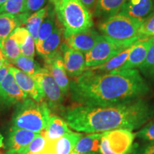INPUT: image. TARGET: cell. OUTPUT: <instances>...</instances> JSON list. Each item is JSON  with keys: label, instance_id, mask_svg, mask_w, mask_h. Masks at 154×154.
I'll return each mask as SVG.
<instances>
[{"label": "cell", "instance_id": "obj_1", "mask_svg": "<svg viewBox=\"0 0 154 154\" xmlns=\"http://www.w3.org/2000/svg\"><path fill=\"white\" fill-rule=\"evenodd\" d=\"M150 88L137 69L101 72L86 69L70 82L72 100L79 105L88 106L128 103L149 93Z\"/></svg>", "mask_w": 154, "mask_h": 154}, {"label": "cell", "instance_id": "obj_2", "mask_svg": "<svg viewBox=\"0 0 154 154\" xmlns=\"http://www.w3.org/2000/svg\"><path fill=\"white\" fill-rule=\"evenodd\" d=\"M61 114L72 129L94 134L116 129H138L152 118L153 109L140 99L106 106H74L63 109Z\"/></svg>", "mask_w": 154, "mask_h": 154}, {"label": "cell", "instance_id": "obj_3", "mask_svg": "<svg viewBox=\"0 0 154 154\" xmlns=\"http://www.w3.org/2000/svg\"><path fill=\"white\" fill-rule=\"evenodd\" d=\"M53 5L64 38L93 27L91 13L81 0H58Z\"/></svg>", "mask_w": 154, "mask_h": 154}, {"label": "cell", "instance_id": "obj_4", "mask_svg": "<svg viewBox=\"0 0 154 154\" xmlns=\"http://www.w3.org/2000/svg\"><path fill=\"white\" fill-rule=\"evenodd\" d=\"M51 116L47 101L38 103L31 98L17 104L12 116L13 126L41 134L47 128Z\"/></svg>", "mask_w": 154, "mask_h": 154}, {"label": "cell", "instance_id": "obj_5", "mask_svg": "<svg viewBox=\"0 0 154 154\" xmlns=\"http://www.w3.org/2000/svg\"><path fill=\"white\" fill-rule=\"evenodd\" d=\"M138 40V36L129 40L119 41L101 35L95 46L84 54L86 69L103 64L124 50L131 47Z\"/></svg>", "mask_w": 154, "mask_h": 154}, {"label": "cell", "instance_id": "obj_6", "mask_svg": "<svg viewBox=\"0 0 154 154\" xmlns=\"http://www.w3.org/2000/svg\"><path fill=\"white\" fill-rule=\"evenodd\" d=\"M143 22L119 13L105 19L99 23L98 27L103 34L102 35L113 39L125 41L137 37L138 29Z\"/></svg>", "mask_w": 154, "mask_h": 154}, {"label": "cell", "instance_id": "obj_7", "mask_svg": "<svg viewBox=\"0 0 154 154\" xmlns=\"http://www.w3.org/2000/svg\"><path fill=\"white\" fill-rule=\"evenodd\" d=\"M136 134L128 129H116L103 133L100 154H129L134 149Z\"/></svg>", "mask_w": 154, "mask_h": 154}, {"label": "cell", "instance_id": "obj_8", "mask_svg": "<svg viewBox=\"0 0 154 154\" xmlns=\"http://www.w3.org/2000/svg\"><path fill=\"white\" fill-rule=\"evenodd\" d=\"M32 77L41 88L49 109H62L64 95L49 71L45 68H41Z\"/></svg>", "mask_w": 154, "mask_h": 154}, {"label": "cell", "instance_id": "obj_9", "mask_svg": "<svg viewBox=\"0 0 154 154\" xmlns=\"http://www.w3.org/2000/svg\"><path fill=\"white\" fill-rule=\"evenodd\" d=\"M28 96L21 89L8 70L0 86V109L8 108L24 101Z\"/></svg>", "mask_w": 154, "mask_h": 154}, {"label": "cell", "instance_id": "obj_10", "mask_svg": "<svg viewBox=\"0 0 154 154\" xmlns=\"http://www.w3.org/2000/svg\"><path fill=\"white\" fill-rule=\"evenodd\" d=\"M61 51L67 75L75 79L85 72L86 67L84 54L68 47L64 42L61 44Z\"/></svg>", "mask_w": 154, "mask_h": 154}, {"label": "cell", "instance_id": "obj_11", "mask_svg": "<svg viewBox=\"0 0 154 154\" xmlns=\"http://www.w3.org/2000/svg\"><path fill=\"white\" fill-rule=\"evenodd\" d=\"M44 68L49 71L50 74L60 87L63 95H67L69 91L70 82L63 64L61 50L52 57L44 59Z\"/></svg>", "mask_w": 154, "mask_h": 154}, {"label": "cell", "instance_id": "obj_12", "mask_svg": "<svg viewBox=\"0 0 154 154\" xmlns=\"http://www.w3.org/2000/svg\"><path fill=\"white\" fill-rule=\"evenodd\" d=\"M8 70L12 74L17 84L26 95L38 103L44 101L43 92L32 76L11 65L9 66Z\"/></svg>", "mask_w": 154, "mask_h": 154}, {"label": "cell", "instance_id": "obj_13", "mask_svg": "<svg viewBox=\"0 0 154 154\" xmlns=\"http://www.w3.org/2000/svg\"><path fill=\"white\" fill-rule=\"evenodd\" d=\"M101 36V34L91 28L64 38V43L72 49L85 54L95 46Z\"/></svg>", "mask_w": 154, "mask_h": 154}, {"label": "cell", "instance_id": "obj_14", "mask_svg": "<svg viewBox=\"0 0 154 154\" xmlns=\"http://www.w3.org/2000/svg\"><path fill=\"white\" fill-rule=\"evenodd\" d=\"M37 134H38L12 126L9 131L6 149L8 151L22 153Z\"/></svg>", "mask_w": 154, "mask_h": 154}, {"label": "cell", "instance_id": "obj_15", "mask_svg": "<svg viewBox=\"0 0 154 154\" xmlns=\"http://www.w3.org/2000/svg\"><path fill=\"white\" fill-rule=\"evenodd\" d=\"M119 13L144 21L154 13V0H126Z\"/></svg>", "mask_w": 154, "mask_h": 154}, {"label": "cell", "instance_id": "obj_16", "mask_svg": "<svg viewBox=\"0 0 154 154\" xmlns=\"http://www.w3.org/2000/svg\"><path fill=\"white\" fill-rule=\"evenodd\" d=\"M63 36V28L58 21L57 26L53 32L44 40L41 44L36 46L38 54L44 59L52 57L60 51L62 38Z\"/></svg>", "mask_w": 154, "mask_h": 154}, {"label": "cell", "instance_id": "obj_17", "mask_svg": "<svg viewBox=\"0 0 154 154\" xmlns=\"http://www.w3.org/2000/svg\"><path fill=\"white\" fill-rule=\"evenodd\" d=\"M152 42L150 38L147 39H139L132 46L128 59L122 66L119 69L127 70V69H134L139 67L145 60L146 55Z\"/></svg>", "mask_w": 154, "mask_h": 154}, {"label": "cell", "instance_id": "obj_18", "mask_svg": "<svg viewBox=\"0 0 154 154\" xmlns=\"http://www.w3.org/2000/svg\"><path fill=\"white\" fill-rule=\"evenodd\" d=\"M29 14L30 13L28 12L19 14H11L8 13L0 14V48L15 29L22 25H25L26 19Z\"/></svg>", "mask_w": 154, "mask_h": 154}, {"label": "cell", "instance_id": "obj_19", "mask_svg": "<svg viewBox=\"0 0 154 154\" xmlns=\"http://www.w3.org/2000/svg\"><path fill=\"white\" fill-rule=\"evenodd\" d=\"M103 133H94L83 136L75 146L74 152L79 154L100 153V144Z\"/></svg>", "mask_w": 154, "mask_h": 154}, {"label": "cell", "instance_id": "obj_20", "mask_svg": "<svg viewBox=\"0 0 154 154\" xmlns=\"http://www.w3.org/2000/svg\"><path fill=\"white\" fill-rule=\"evenodd\" d=\"M71 132L72 131L69 129L68 124L63 119L58 116L51 115L47 128L40 134L50 140H56Z\"/></svg>", "mask_w": 154, "mask_h": 154}, {"label": "cell", "instance_id": "obj_21", "mask_svg": "<svg viewBox=\"0 0 154 154\" xmlns=\"http://www.w3.org/2000/svg\"><path fill=\"white\" fill-rule=\"evenodd\" d=\"M57 22L58 19L54 10V7L52 4L49 5L47 6V13H46L41 26H40L39 30H38L36 46L41 44L44 40H45L50 34L52 33L57 26Z\"/></svg>", "mask_w": 154, "mask_h": 154}, {"label": "cell", "instance_id": "obj_22", "mask_svg": "<svg viewBox=\"0 0 154 154\" xmlns=\"http://www.w3.org/2000/svg\"><path fill=\"white\" fill-rule=\"evenodd\" d=\"M126 0H97L94 15L106 19L119 14Z\"/></svg>", "mask_w": 154, "mask_h": 154}, {"label": "cell", "instance_id": "obj_23", "mask_svg": "<svg viewBox=\"0 0 154 154\" xmlns=\"http://www.w3.org/2000/svg\"><path fill=\"white\" fill-rule=\"evenodd\" d=\"M82 136L80 133L71 132L56 140L54 154H70L74 151L76 143Z\"/></svg>", "mask_w": 154, "mask_h": 154}, {"label": "cell", "instance_id": "obj_24", "mask_svg": "<svg viewBox=\"0 0 154 154\" xmlns=\"http://www.w3.org/2000/svg\"><path fill=\"white\" fill-rule=\"evenodd\" d=\"M132 46L121 51L118 55H116L112 59H111L110 60L103 63V64L95 67H91V68H88V69H91V70L101 72H112V71H118L128 59L131 50Z\"/></svg>", "mask_w": 154, "mask_h": 154}, {"label": "cell", "instance_id": "obj_25", "mask_svg": "<svg viewBox=\"0 0 154 154\" xmlns=\"http://www.w3.org/2000/svg\"><path fill=\"white\" fill-rule=\"evenodd\" d=\"M47 11V7H44L40 10L30 14L25 22V26L29 32V34L34 38L35 43L37 40L38 32L39 30L42 22Z\"/></svg>", "mask_w": 154, "mask_h": 154}, {"label": "cell", "instance_id": "obj_26", "mask_svg": "<svg viewBox=\"0 0 154 154\" xmlns=\"http://www.w3.org/2000/svg\"><path fill=\"white\" fill-rule=\"evenodd\" d=\"M1 49L2 50V52L5 54V57L7 58V59L10 63L21 54L20 45L13 32L4 42Z\"/></svg>", "mask_w": 154, "mask_h": 154}, {"label": "cell", "instance_id": "obj_27", "mask_svg": "<svg viewBox=\"0 0 154 154\" xmlns=\"http://www.w3.org/2000/svg\"><path fill=\"white\" fill-rule=\"evenodd\" d=\"M11 63L16 66L19 70L22 71L25 74L29 75L31 76H33L41 69L38 63L34 61V59L26 57L22 54L19 55V57L17 58Z\"/></svg>", "mask_w": 154, "mask_h": 154}, {"label": "cell", "instance_id": "obj_28", "mask_svg": "<svg viewBox=\"0 0 154 154\" xmlns=\"http://www.w3.org/2000/svg\"><path fill=\"white\" fill-rule=\"evenodd\" d=\"M26 12V0H7L0 7V14H19Z\"/></svg>", "mask_w": 154, "mask_h": 154}, {"label": "cell", "instance_id": "obj_29", "mask_svg": "<svg viewBox=\"0 0 154 154\" xmlns=\"http://www.w3.org/2000/svg\"><path fill=\"white\" fill-rule=\"evenodd\" d=\"M144 76L154 79V43H152L145 60L138 67Z\"/></svg>", "mask_w": 154, "mask_h": 154}, {"label": "cell", "instance_id": "obj_30", "mask_svg": "<svg viewBox=\"0 0 154 154\" xmlns=\"http://www.w3.org/2000/svg\"><path fill=\"white\" fill-rule=\"evenodd\" d=\"M138 36L139 39H147L154 37V13L142 22L138 29Z\"/></svg>", "mask_w": 154, "mask_h": 154}, {"label": "cell", "instance_id": "obj_31", "mask_svg": "<svg viewBox=\"0 0 154 154\" xmlns=\"http://www.w3.org/2000/svg\"><path fill=\"white\" fill-rule=\"evenodd\" d=\"M136 137L146 141L154 142V119L136 133Z\"/></svg>", "mask_w": 154, "mask_h": 154}, {"label": "cell", "instance_id": "obj_32", "mask_svg": "<svg viewBox=\"0 0 154 154\" xmlns=\"http://www.w3.org/2000/svg\"><path fill=\"white\" fill-rule=\"evenodd\" d=\"M35 41H34V38L32 37V35L29 34L25 43L20 47L21 54L25 56L26 57L34 59V56H35Z\"/></svg>", "mask_w": 154, "mask_h": 154}, {"label": "cell", "instance_id": "obj_33", "mask_svg": "<svg viewBox=\"0 0 154 154\" xmlns=\"http://www.w3.org/2000/svg\"><path fill=\"white\" fill-rule=\"evenodd\" d=\"M47 0H26V12H35L43 8Z\"/></svg>", "mask_w": 154, "mask_h": 154}, {"label": "cell", "instance_id": "obj_34", "mask_svg": "<svg viewBox=\"0 0 154 154\" xmlns=\"http://www.w3.org/2000/svg\"><path fill=\"white\" fill-rule=\"evenodd\" d=\"M133 154H154V142H150L140 146H135Z\"/></svg>", "mask_w": 154, "mask_h": 154}, {"label": "cell", "instance_id": "obj_35", "mask_svg": "<svg viewBox=\"0 0 154 154\" xmlns=\"http://www.w3.org/2000/svg\"><path fill=\"white\" fill-rule=\"evenodd\" d=\"M81 2L84 4V5L88 9H91L95 7L97 0H81Z\"/></svg>", "mask_w": 154, "mask_h": 154}, {"label": "cell", "instance_id": "obj_36", "mask_svg": "<svg viewBox=\"0 0 154 154\" xmlns=\"http://www.w3.org/2000/svg\"><path fill=\"white\" fill-rule=\"evenodd\" d=\"M9 66H5L2 67L0 69V86H1L2 82L3 79L5 78V75L7 74V73L8 72V69H9Z\"/></svg>", "mask_w": 154, "mask_h": 154}, {"label": "cell", "instance_id": "obj_37", "mask_svg": "<svg viewBox=\"0 0 154 154\" xmlns=\"http://www.w3.org/2000/svg\"><path fill=\"white\" fill-rule=\"evenodd\" d=\"M5 66H10V62L7 60V58L0 57V69Z\"/></svg>", "mask_w": 154, "mask_h": 154}, {"label": "cell", "instance_id": "obj_38", "mask_svg": "<svg viewBox=\"0 0 154 154\" xmlns=\"http://www.w3.org/2000/svg\"><path fill=\"white\" fill-rule=\"evenodd\" d=\"M3 139H4V138H3L2 135L0 134V149H1V148H3L4 147ZM0 154H1V153H0Z\"/></svg>", "mask_w": 154, "mask_h": 154}, {"label": "cell", "instance_id": "obj_39", "mask_svg": "<svg viewBox=\"0 0 154 154\" xmlns=\"http://www.w3.org/2000/svg\"><path fill=\"white\" fill-rule=\"evenodd\" d=\"M5 154H23V153H15V152H11V151H7L6 152Z\"/></svg>", "mask_w": 154, "mask_h": 154}, {"label": "cell", "instance_id": "obj_40", "mask_svg": "<svg viewBox=\"0 0 154 154\" xmlns=\"http://www.w3.org/2000/svg\"><path fill=\"white\" fill-rule=\"evenodd\" d=\"M7 1V0H0V7H1Z\"/></svg>", "mask_w": 154, "mask_h": 154}, {"label": "cell", "instance_id": "obj_41", "mask_svg": "<svg viewBox=\"0 0 154 154\" xmlns=\"http://www.w3.org/2000/svg\"><path fill=\"white\" fill-rule=\"evenodd\" d=\"M0 57H5V58H6L5 54H4L3 52H2V50L1 48H0Z\"/></svg>", "mask_w": 154, "mask_h": 154}, {"label": "cell", "instance_id": "obj_42", "mask_svg": "<svg viewBox=\"0 0 154 154\" xmlns=\"http://www.w3.org/2000/svg\"><path fill=\"white\" fill-rule=\"evenodd\" d=\"M58 1V0H52V2H51V4H52V5H54V4L55 2H57Z\"/></svg>", "mask_w": 154, "mask_h": 154}, {"label": "cell", "instance_id": "obj_43", "mask_svg": "<svg viewBox=\"0 0 154 154\" xmlns=\"http://www.w3.org/2000/svg\"><path fill=\"white\" fill-rule=\"evenodd\" d=\"M150 40H151L152 43H154V37H152V38H150Z\"/></svg>", "mask_w": 154, "mask_h": 154}, {"label": "cell", "instance_id": "obj_44", "mask_svg": "<svg viewBox=\"0 0 154 154\" xmlns=\"http://www.w3.org/2000/svg\"><path fill=\"white\" fill-rule=\"evenodd\" d=\"M70 154H79V153H74V152H72ZM90 154H92V153H90ZM94 154H99V153H94Z\"/></svg>", "mask_w": 154, "mask_h": 154}, {"label": "cell", "instance_id": "obj_45", "mask_svg": "<svg viewBox=\"0 0 154 154\" xmlns=\"http://www.w3.org/2000/svg\"><path fill=\"white\" fill-rule=\"evenodd\" d=\"M50 1V2H52V0H49Z\"/></svg>", "mask_w": 154, "mask_h": 154}]
</instances>
